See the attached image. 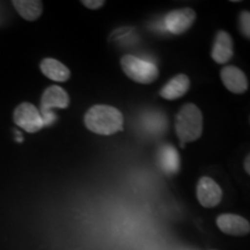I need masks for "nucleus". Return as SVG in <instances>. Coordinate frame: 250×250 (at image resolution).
Instances as JSON below:
<instances>
[{"label": "nucleus", "mask_w": 250, "mask_h": 250, "mask_svg": "<svg viewBox=\"0 0 250 250\" xmlns=\"http://www.w3.org/2000/svg\"><path fill=\"white\" fill-rule=\"evenodd\" d=\"M159 166L167 175H174L180 170V155L173 145H162L158 153Z\"/></svg>", "instance_id": "f8f14e48"}, {"label": "nucleus", "mask_w": 250, "mask_h": 250, "mask_svg": "<svg viewBox=\"0 0 250 250\" xmlns=\"http://www.w3.org/2000/svg\"><path fill=\"white\" fill-rule=\"evenodd\" d=\"M243 167H245V170L250 175V153L246 156L245 162H243Z\"/></svg>", "instance_id": "f3484780"}, {"label": "nucleus", "mask_w": 250, "mask_h": 250, "mask_svg": "<svg viewBox=\"0 0 250 250\" xmlns=\"http://www.w3.org/2000/svg\"><path fill=\"white\" fill-rule=\"evenodd\" d=\"M12 5L27 21L37 20L43 12V2L39 0H14L12 1Z\"/></svg>", "instance_id": "4468645a"}, {"label": "nucleus", "mask_w": 250, "mask_h": 250, "mask_svg": "<svg viewBox=\"0 0 250 250\" xmlns=\"http://www.w3.org/2000/svg\"><path fill=\"white\" fill-rule=\"evenodd\" d=\"M40 68L46 78L57 81V83H65L71 77V72L68 67L54 58L43 59L40 64Z\"/></svg>", "instance_id": "ddd939ff"}, {"label": "nucleus", "mask_w": 250, "mask_h": 250, "mask_svg": "<svg viewBox=\"0 0 250 250\" xmlns=\"http://www.w3.org/2000/svg\"><path fill=\"white\" fill-rule=\"evenodd\" d=\"M86 127L101 136H110L123 130L124 117L117 108L98 104L89 108L83 117Z\"/></svg>", "instance_id": "f257e3e1"}, {"label": "nucleus", "mask_w": 250, "mask_h": 250, "mask_svg": "<svg viewBox=\"0 0 250 250\" xmlns=\"http://www.w3.org/2000/svg\"><path fill=\"white\" fill-rule=\"evenodd\" d=\"M217 225L221 232L228 235L242 236L250 232L249 221L237 214H221L217 218Z\"/></svg>", "instance_id": "1a4fd4ad"}, {"label": "nucleus", "mask_w": 250, "mask_h": 250, "mask_svg": "<svg viewBox=\"0 0 250 250\" xmlns=\"http://www.w3.org/2000/svg\"><path fill=\"white\" fill-rule=\"evenodd\" d=\"M221 81L225 87L234 94H243L248 89V79L239 67L228 65L220 72Z\"/></svg>", "instance_id": "6e6552de"}, {"label": "nucleus", "mask_w": 250, "mask_h": 250, "mask_svg": "<svg viewBox=\"0 0 250 250\" xmlns=\"http://www.w3.org/2000/svg\"><path fill=\"white\" fill-rule=\"evenodd\" d=\"M196 20V13L191 8H180L171 11L165 17V27L174 35L186 33Z\"/></svg>", "instance_id": "423d86ee"}, {"label": "nucleus", "mask_w": 250, "mask_h": 250, "mask_svg": "<svg viewBox=\"0 0 250 250\" xmlns=\"http://www.w3.org/2000/svg\"><path fill=\"white\" fill-rule=\"evenodd\" d=\"M70 104V96L66 90L59 86H50L42 94L41 98V116L44 122V126L50 125L56 120L52 109H66Z\"/></svg>", "instance_id": "20e7f679"}, {"label": "nucleus", "mask_w": 250, "mask_h": 250, "mask_svg": "<svg viewBox=\"0 0 250 250\" xmlns=\"http://www.w3.org/2000/svg\"><path fill=\"white\" fill-rule=\"evenodd\" d=\"M234 55L233 40L227 31H219L211 50L212 59L218 64H226Z\"/></svg>", "instance_id": "9d476101"}, {"label": "nucleus", "mask_w": 250, "mask_h": 250, "mask_svg": "<svg viewBox=\"0 0 250 250\" xmlns=\"http://www.w3.org/2000/svg\"><path fill=\"white\" fill-rule=\"evenodd\" d=\"M190 88V79L186 74H177L168 81L160 90L161 98L176 100L182 98Z\"/></svg>", "instance_id": "9b49d317"}, {"label": "nucleus", "mask_w": 250, "mask_h": 250, "mask_svg": "<svg viewBox=\"0 0 250 250\" xmlns=\"http://www.w3.org/2000/svg\"><path fill=\"white\" fill-rule=\"evenodd\" d=\"M175 131L180 139L181 147L186 144L201 138L203 133V115L197 105L188 103L177 112L175 118Z\"/></svg>", "instance_id": "f03ea898"}, {"label": "nucleus", "mask_w": 250, "mask_h": 250, "mask_svg": "<svg viewBox=\"0 0 250 250\" xmlns=\"http://www.w3.org/2000/svg\"><path fill=\"white\" fill-rule=\"evenodd\" d=\"M196 195L198 202L204 208H214L223 198V190L219 184L211 177L203 176L198 181L196 188Z\"/></svg>", "instance_id": "0eeeda50"}, {"label": "nucleus", "mask_w": 250, "mask_h": 250, "mask_svg": "<svg viewBox=\"0 0 250 250\" xmlns=\"http://www.w3.org/2000/svg\"><path fill=\"white\" fill-rule=\"evenodd\" d=\"M239 28L241 34L250 40V12H241L239 17Z\"/></svg>", "instance_id": "2eb2a0df"}, {"label": "nucleus", "mask_w": 250, "mask_h": 250, "mask_svg": "<svg viewBox=\"0 0 250 250\" xmlns=\"http://www.w3.org/2000/svg\"><path fill=\"white\" fill-rule=\"evenodd\" d=\"M13 120L18 126L29 133H36L44 127L41 112L33 103L23 102L15 108Z\"/></svg>", "instance_id": "39448f33"}, {"label": "nucleus", "mask_w": 250, "mask_h": 250, "mask_svg": "<svg viewBox=\"0 0 250 250\" xmlns=\"http://www.w3.org/2000/svg\"><path fill=\"white\" fill-rule=\"evenodd\" d=\"M121 66L130 79L139 83H152L158 79L159 70L153 62H146L136 56L125 55L121 58Z\"/></svg>", "instance_id": "7ed1b4c3"}, {"label": "nucleus", "mask_w": 250, "mask_h": 250, "mask_svg": "<svg viewBox=\"0 0 250 250\" xmlns=\"http://www.w3.org/2000/svg\"><path fill=\"white\" fill-rule=\"evenodd\" d=\"M81 4L89 9H98L104 5V1L103 0H83Z\"/></svg>", "instance_id": "dca6fc26"}]
</instances>
